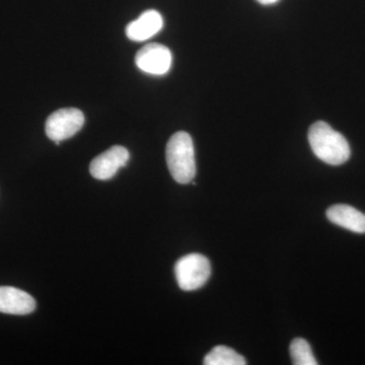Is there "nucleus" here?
Listing matches in <instances>:
<instances>
[{
  "label": "nucleus",
  "instance_id": "8",
  "mask_svg": "<svg viewBox=\"0 0 365 365\" xmlns=\"http://www.w3.org/2000/svg\"><path fill=\"white\" fill-rule=\"evenodd\" d=\"M163 19L162 14L155 9L144 11L138 19L126 26V36L134 42H143L157 35L162 31Z\"/></svg>",
  "mask_w": 365,
  "mask_h": 365
},
{
  "label": "nucleus",
  "instance_id": "2",
  "mask_svg": "<svg viewBox=\"0 0 365 365\" xmlns=\"http://www.w3.org/2000/svg\"><path fill=\"white\" fill-rule=\"evenodd\" d=\"M168 168L175 181L189 184L196 175L195 150L192 137L180 131L170 137L165 150Z\"/></svg>",
  "mask_w": 365,
  "mask_h": 365
},
{
  "label": "nucleus",
  "instance_id": "12",
  "mask_svg": "<svg viewBox=\"0 0 365 365\" xmlns=\"http://www.w3.org/2000/svg\"><path fill=\"white\" fill-rule=\"evenodd\" d=\"M259 4H263V6H270V4H276L279 0H257Z\"/></svg>",
  "mask_w": 365,
  "mask_h": 365
},
{
  "label": "nucleus",
  "instance_id": "7",
  "mask_svg": "<svg viewBox=\"0 0 365 365\" xmlns=\"http://www.w3.org/2000/svg\"><path fill=\"white\" fill-rule=\"evenodd\" d=\"M36 309L32 295L19 288L0 287V313L24 316Z\"/></svg>",
  "mask_w": 365,
  "mask_h": 365
},
{
  "label": "nucleus",
  "instance_id": "11",
  "mask_svg": "<svg viewBox=\"0 0 365 365\" xmlns=\"http://www.w3.org/2000/svg\"><path fill=\"white\" fill-rule=\"evenodd\" d=\"M290 356L295 365H318L311 345L302 338H297L290 345Z\"/></svg>",
  "mask_w": 365,
  "mask_h": 365
},
{
  "label": "nucleus",
  "instance_id": "1",
  "mask_svg": "<svg viewBox=\"0 0 365 365\" xmlns=\"http://www.w3.org/2000/svg\"><path fill=\"white\" fill-rule=\"evenodd\" d=\"M309 143L314 155L328 165H343L351 155L345 137L324 121L312 125L309 130Z\"/></svg>",
  "mask_w": 365,
  "mask_h": 365
},
{
  "label": "nucleus",
  "instance_id": "5",
  "mask_svg": "<svg viewBox=\"0 0 365 365\" xmlns=\"http://www.w3.org/2000/svg\"><path fill=\"white\" fill-rule=\"evenodd\" d=\"M173 56L169 48L158 43L143 46L135 56V63L140 71L153 76H163L172 67Z\"/></svg>",
  "mask_w": 365,
  "mask_h": 365
},
{
  "label": "nucleus",
  "instance_id": "9",
  "mask_svg": "<svg viewBox=\"0 0 365 365\" xmlns=\"http://www.w3.org/2000/svg\"><path fill=\"white\" fill-rule=\"evenodd\" d=\"M327 217L334 225L356 234H365V215L346 204L331 206L327 210Z\"/></svg>",
  "mask_w": 365,
  "mask_h": 365
},
{
  "label": "nucleus",
  "instance_id": "4",
  "mask_svg": "<svg viewBox=\"0 0 365 365\" xmlns=\"http://www.w3.org/2000/svg\"><path fill=\"white\" fill-rule=\"evenodd\" d=\"M85 124V115L76 108H64L57 110L48 117L45 131L47 136L59 144L76 133Z\"/></svg>",
  "mask_w": 365,
  "mask_h": 365
},
{
  "label": "nucleus",
  "instance_id": "10",
  "mask_svg": "<svg viewBox=\"0 0 365 365\" xmlns=\"http://www.w3.org/2000/svg\"><path fill=\"white\" fill-rule=\"evenodd\" d=\"M205 365H245L246 359L227 346H216L204 359Z\"/></svg>",
  "mask_w": 365,
  "mask_h": 365
},
{
  "label": "nucleus",
  "instance_id": "3",
  "mask_svg": "<svg viewBox=\"0 0 365 365\" xmlns=\"http://www.w3.org/2000/svg\"><path fill=\"white\" fill-rule=\"evenodd\" d=\"M175 274L181 289L186 292L199 289L210 277V262L201 254L186 255L177 262Z\"/></svg>",
  "mask_w": 365,
  "mask_h": 365
},
{
  "label": "nucleus",
  "instance_id": "6",
  "mask_svg": "<svg viewBox=\"0 0 365 365\" xmlns=\"http://www.w3.org/2000/svg\"><path fill=\"white\" fill-rule=\"evenodd\" d=\"M130 155L123 146H112L105 153H101L93 158L91 163L90 172L91 176L101 181L112 179L118 170L124 168L128 163Z\"/></svg>",
  "mask_w": 365,
  "mask_h": 365
}]
</instances>
